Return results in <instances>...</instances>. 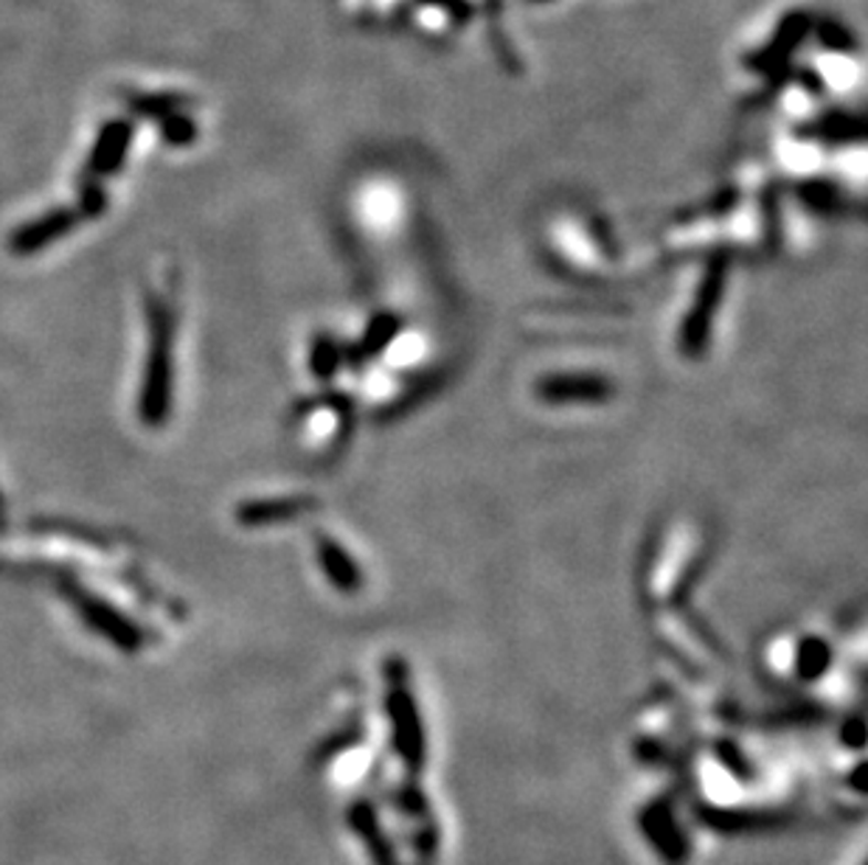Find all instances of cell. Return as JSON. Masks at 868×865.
Here are the masks:
<instances>
[{"mask_svg": "<svg viewBox=\"0 0 868 865\" xmlns=\"http://www.w3.org/2000/svg\"><path fill=\"white\" fill-rule=\"evenodd\" d=\"M702 548L706 537L695 520H671L660 528L641 574V594L655 612L678 605L680 596L689 590L702 563Z\"/></svg>", "mask_w": 868, "mask_h": 865, "instance_id": "1", "label": "cell"}, {"mask_svg": "<svg viewBox=\"0 0 868 865\" xmlns=\"http://www.w3.org/2000/svg\"><path fill=\"white\" fill-rule=\"evenodd\" d=\"M407 220V197L402 185L382 174H371L351 194V223L366 239H394Z\"/></svg>", "mask_w": 868, "mask_h": 865, "instance_id": "2", "label": "cell"}, {"mask_svg": "<svg viewBox=\"0 0 868 865\" xmlns=\"http://www.w3.org/2000/svg\"><path fill=\"white\" fill-rule=\"evenodd\" d=\"M169 380H172V321L167 309H152V354L147 363V380L141 394V419L160 425L169 408Z\"/></svg>", "mask_w": 868, "mask_h": 865, "instance_id": "3", "label": "cell"}, {"mask_svg": "<svg viewBox=\"0 0 868 865\" xmlns=\"http://www.w3.org/2000/svg\"><path fill=\"white\" fill-rule=\"evenodd\" d=\"M726 259H714L709 270L702 273L700 285L695 290V303L686 309L684 323H680V349H684V354H700L706 349L709 329L714 327L722 292H726Z\"/></svg>", "mask_w": 868, "mask_h": 865, "instance_id": "4", "label": "cell"}, {"mask_svg": "<svg viewBox=\"0 0 868 865\" xmlns=\"http://www.w3.org/2000/svg\"><path fill=\"white\" fill-rule=\"evenodd\" d=\"M551 247L568 267L579 273H596L604 265V242L591 223L562 216L551 225Z\"/></svg>", "mask_w": 868, "mask_h": 865, "instance_id": "5", "label": "cell"}, {"mask_svg": "<svg viewBox=\"0 0 868 865\" xmlns=\"http://www.w3.org/2000/svg\"><path fill=\"white\" fill-rule=\"evenodd\" d=\"M616 388L602 374H588V371H560V374H546L537 383V396L546 405H602L613 399Z\"/></svg>", "mask_w": 868, "mask_h": 865, "instance_id": "6", "label": "cell"}, {"mask_svg": "<svg viewBox=\"0 0 868 865\" xmlns=\"http://www.w3.org/2000/svg\"><path fill=\"white\" fill-rule=\"evenodd\" d=\"M318 565L324 570L335 590L340 594H360V587L366 585L363 568H360L358 556L351 554L343 543H338L335 537H318Z\"/></svg>", "mask_w": 868, "mask_h": 865, "instance_id": "7", "label": "cell"}, {"mask_svg": "<svg viewBox=\"0 0 868 865\" xmlns=\"http://www.w3.org/2000/svg\"><path fill=\"white\" fill-rule=\"evenodd\" d=\"M346 427H349V408H346L340 399H335V396L313 402V405L304 410V430L313 432V441L318 447H324V450L335 447L343 439Z\"/></svg>", "mask_w": 868, "mask_h": 865, "instance_id": "8", "label": "cell"}, {"mask_svg": "<svg viewBox=\"0 0 868 865\" xmlns=\"http://www.w3.org/2000/svg\"><path fill=\"white\" fill-rule=\"evenodd\" d=\"M74 223L76 216L68 214V211H54V214L40 216V220L23 225V228L12 236V250H18L20 256L34 254V250H40V247L51 245L54 239L68 234V231L74 228Z\"/></svg>", "mask_w": 868, "mask_h": 865, "instance_id": "9", "label": "cell"}, {"mask_svg": "<svg viewBox=\"0 0 868 865\" xmlns=\"http://www.w3.org/2000/svg\"><path fill=\"white\" fill-rule=\"evenodd\" d=\"M130 136L133 132L127 124H121V121L107 124L99 136V143H96V149H93L91 167L102 174L118 169V163H121V154L127 152V147H130Z\"/></svg>", "mask_w": 868, "mask_h": 865, "instance_id": "10", "label": "cell"}, {"mask_svg": "<svg viewBox=\"0 0 868 865\" xmlns=\"http://www.w3.org/2000/svg\"><path fill=\"white\" fill-rule=\"evenodd\" d=\"M313 503L309 498H284V501H262V503H247L240 509V520L245 525H271L276 520L298 517V514L309 512Z\"/></svg>", "mask_w": 868, "mask_h": 865, "instance_id": "11", "label": "cell"}, {"mask_svg": "<svg viewBox=\"0 0 868 865\" xmlns=\"http://www.w3.org/2000/svg\"><path fill=\"white\" fill-rule=\"evenodd\" d=\"M343 363V354H340V346L335 343L332 338H318L313 346V371L315 377L329 380L335 377V371L340 369Z\"/></svg>", "mask_w": 868, "mask_h": 865, "instance_id": "12", "label": "cell"}, {"mask_svg": "<svg viewBox=\"0 0 868 865\" xmlns=\"http://www.w3.org/2000/svg\"><path fill=\"white\" fill-rule=\"evenodd\" d=\"M163 136H167L169 143H186L194 136V124L183 116H172L163 124Z\"/></svg>", "mask_w": 868, "mask_h": 865, "instance_id": "13", "label": "cell"}]
</instances>
